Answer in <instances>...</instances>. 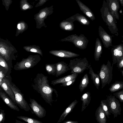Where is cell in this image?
Masks as SVG:
<instances>
[{
    "label": "cell",
    "mask_w": 123,
    "mask_h": 123,
    "mask_svg": "<svg viewBox=\"0 0 123 123\" xmlns=\"http://www.w3.org/2000/svg\"><path fill=\"white\" fill-rule=\"evenodd\" d=\"M47 76L43 74H38L34 78L31 86L40 94L45 102L51 106L57 101L58 97L56 90L49 84Z\"/></svg>",
    "instance_id": "6da1fadb"
},
{
    "label": "cell",
    "mask_w": 123,
    "mask_h": 123,
    "mask_svg": "<svg viewBox=\"0 0 123 123\" xmlns=\"http://www.w3.org/2000/svg\"><path fill=\"white\" fill-rule=\"evenodd\" d=\"M12 78L10 75L5 76L3 80L9 85L13 92L14 94L16 104L21 109L26 111H31L33 113L29 104L25 99L24 94L21 90L12 82Z\"/></svg>",
    "instance_id": "7a4b0ae2"
},
{
    "label": "cell",
    "mask_w": 123,
    "mask_h": 123,
    "mask_svg": "<svg viewBox=\"0 0 123 123\" xmlns=\"http://www.w3.org/2000/svg\"><path fill=\"white\" fill-rule=\"evenodd\" d=\"M101 16L103 21L108 26L111 33L118 36V29L117 26L116 21L109 11L105 1L104 0L100 9Z\"/></svg>",
    "instance_id": "3957f363"
},
{
    "label": "cell",
    "mask_w": 123,
    "mask_h": 123,
    "mask_svg": "<svg viewBox=\"0 0 123 123\" xmlns=\"http://www.w3.org/2000/svg\"><path fill=\"white\" fill-rule=\"evenodd\" d=\"M68 66L71 70V73H82L84 71L89 69L91 65L86 57L76 58L70 60Z\"/></svg>",
    "instance_id": "277c9868"
},
{
    "label": "cell",
    "mask_w": 123,
    "mask_h": 123,
    "mask_svg": "<svg viewBox=\"0 0 123 123\" xmlns=\"http://www.w3.org/2000/svg\"><path fill=\"white\" fill-rule=\"evenodd\" d=\"M113 65L108 61L106 64H103L101 67L99 75L102 84L101 88L103 89L107 84L109 85L112 78Z\"/></svg>",
    "instance_id": "5b68a950"
},
{
    "label": "cell",
    "mask_w": 123,
    "mask_h": 123,
    "mask_svg": "<svg viewBox=\"0 0 123 123\" xmlns=\"http://www.w3.org/2000/svg\"><path fill=\"white\" fill-rule=\"evenodd\" d=\"M41 59L38 55H30L26 59L23 58L20 62H17L14 66V69L20 70L31 68L36 65Z\"/></svg>",
    "instance_id": "8992f818"
},
{
    "label": "cell",
    "mask_w": 123,
    "mask_h": 123,
    "mask_svg": "<svg viewBox=\"0 0 123 123\" xmlns=\"http://www.w3.org/2000/svg\"><path fill=\"white\" fill-rule=\"evenodd\" d=\"M16 52V49L9 41L0 39V54L6 60L9 61L13 57L15 58L14 56Z\"/></svg>",
    "instance_id": "52a82bcc"
},
{
    "label": "cell",
    "mask_w": 123,
    "mask_h": 123,
    "mask_svg": "<svg viewBox=\"0 0 123 123\" xmlns=\"http://www.w3.org/2000/svg\"><path fill=\"white\" fill-rule=\"evenodd\" d=\"M60 41L72 43L76 47L84 49L86 48L89 40L84 35L81 34L79 36L76 34L71 35L61 39Z\"/></svg>",
    "instance_id": "ba28073f"
},
{
    "label": "cell",
    "mask_w": 123,
    "mask_h": 123,
    "mask_svg": "<svg viewBox=\"0 0 123 123\" xmlns=\"http://www.w3.org/2000/svg\"><path fill=\"white\" fill-rule=\"evenodd\" d=\"M53 6L46 7L40 10L39 12L34 15V18L36 24V28L40 29L43 26H46L44 22L47 17L53 12Z\"/></svg>",
    "instance_id": "9c48e42d"
},
{
    "label": "cell",
    "mask_w": 123,
    "mask_h": 123,
    "mask_svg": "<svg viewBox=\"0 0 123 123\" xmlns=\"http://www.w3.org/2000/svg\"><path fill=\"white\" fill-rule=\"evenodd\" d=\"M106 100L110 112L113 115L114 118L121 114L122 111L119 101L114 95L111 94L106 96Z\"/></svg>",
    "instance_id": "30bf717a"
},
{
    "label": "cell",
    "mask_w": 123,
    "mask_h": 123,
    "mask_svg": "<svg viewBox=\"0 0 123 123\" xmlns=\"http://www.w3.org/2000/svg\"><path fill=\"white\" fill-rule=\"evenodd\" d=\"M30 103L29 105L33 113L36 116L41 118L43 117L46 116V111L45 109L35 100L30 98Z\"/></svg>",
    "instance_id": "8fae6325"
},
{
    "label": "cell",
    "mask_w": 123,
    "mask_h": 123,
    "mask_svg": "<svg viewBox=\"0 0 123 123\" xmlns=\"http://www.w3.org/2000/svg\"><path fill=\"white\" fill-rule=\"evenodd\" d=\"M109 11L115 19H119L118 11L120 8L119 0H106Z\"/></svg>",
    "instance_id": "7c38bea8"
},
{
    "label": "cell",
    "mask_w": 123,
    "mask_h": 123,
    "mask_svg": "<svg viewBox=\"0 0 123 123\" xmlns=\"http://www.w3.org/2000/svg\"><path fill=\"white\" fill-rule=\"evenodd\" d=\"M113 63L112 65L117 63L123 57V44L113 46L111 49Z\"/></svg>",
    "instance_id": "4fadbf2b"
},
{
    "label": "cell",
    "mask_w": 123,
    "mask_h": 123,
    "mask_svg": "<svg viewBox=\"0 0 123 123\" xmlns=\"http://www.w3.org/2000/svg\"><path fill=\"white\" fill-rule=\"evenodd\" d=\"M98 34L105 48H108L112 45V37L100 26L98 27Z\"/></svg>",
    "instance_id": "5bb4252c"
},
{
    "label": "cell",
    "mask_w": 123,
    "mask_h": 123,
    "mask_svg": "<svg viewBox=\"0 0 123 123\" xmlns=\"http://www.w3.org/2000/svg\"><path fill=\"white\" fill-rule=\"evenodd\" d=\"M0 97L6 104L11 109L18 111H19V110L16 104L0 86Z\"/></svg>",
    "instance_id": "9a60e30c"
},
{
    "label": "cell",
    "mask_w": 123,
    "mask_h": 123,
    "mask_svg": "<svg viewBox=\"0 0 123 123\" xmlns=\"http://www.w3.org/2000/svg\"><path fill=\"white\" fill-rule=\"evenodd\" d=\"M49 53L55 56L62 58H73L80 55L79 54L71 51L64 50H52Z\"/></svg>",
    "instance_id": "2e32d148"
},
{
    "label": "cell",
    "mask_w": 123,
    "mask_h": 123,
    "mask_svg": "<svg viewBox=\"0 0 123 123\" xmlns=\"http://www.w3.org/2000/svg\"><path fill=\"white\" fill-rule=\"evenodd\" d=\"M66 20L73 23L74 21H77L81 24L86 25H88L90 24V21L86 18L79 13H76Z\"/></svg>",
    "instance_id": "e0dca14e"
},
{
    "label": "cell",
    "mask_w": 123,
    "mask_h": 123,
    "mask_svg": "<svg viewBox=\"0 0 123 123\" xmlns=\"http://www.w3.org/2000/svg\"><path fill=\"white\" fill-rule=\"evenodd\" d=\"M95 116L96 119L98 123H106L107 121L106 115L101 105L96 111Z\"/></svg>",
    "instance_id": "ac0fdd59"
},
{
    "label": "cell",
    "mask_w": 123,
    "mask_h": 123,
    "mask_svg": "<svg viewBox=\"0 0 123 123\" xmlns=\"http://www.w3.org/2000/svg\"><path fill=\"white\" fill-rule=\"evenodd\" d=\"M56 71L55 76L58 77L70 70L68 64L64 61L59 62L56 63Z\"/></svg>",
    "instance_id": "d6986e66"
},
{
    "label": "cell",
    "mask_w": 123,
    "mask_h": 123,
    "mask_svg": "<svg viewBox=\"0 0 123 123\" xmlns=\"http://www.w3.org/2000/svg\"><path fill=\"white\" fill-rule=\"evenodd\" d=\"M80 10L92 21L95 19L94 15L91 9L79 0H75Z\"/></svg>",
    "instance_id": "ffe728a7"
},
{
    "label": "cell",
    "mask_w": 123,
    "mask_h": 123,
    "mask_svg": "<svg viewBox=\"0 0 123 123\" xmlns=\"http://www.w3.org/2000/svg\"><path fill=\"white\" fill-rule=\"evenodd\" d=\"M79 74L74 73L57 79L52 80L51 84L55 86L58 84L62 83L74 79H76Z\"/></svg>",
    "instance_id": "44dd1931"
},
{
    "label": "cell",
    "mask_w": 123,
    "mask_h": 123,
    "mask_svg": "<svg viewBox=\"0 0 123 123\" xmlns=\"http://www.w3.org/2000/svg\"><path fill=\"white\" fill-rule=\"evenodd\" d=\"M78 102V101L76 99L72 102L64 111L60 116L57 123H60L63 121L68 114L72 112Z\"/></svg>",
    "instance_id": "7402d4cb"
},
{
    "label": "cell",
    "mask_w": 123,
    "mask_h": 123,
    "mask_svg": "<svg viewBox=\"0 0 123 123\" xmlns=\"http://www.w3.org/2000/svg\"><path fill=\"white\" fill-rule=\"evenodd\" d=\"M0 86L4 91L11 99L13 102L16 104V103L14 92L6 82L3 80L0 82Z\"/></svg>",
    "instance_id": "603a6c76"
},
{
    "label": "cell",
    "mask_w": 123,
    "mask_h": 123,
    "mask_svg": "<svg viewBox=\"0 0 123 123\" xmlns=\"http://www.w3.org/2000/svg\"><path fill=\"white\" fill-rule=\"evenodd\" d=\"M102 52V47L101 43L100 40L97 38L95 43L94 53V58L96 61H98L101 56Z\"/></svg>",
    "instance_id": "cb8c5ba5"
},
{
    "label": "cell",
    "mask_w": 123,
    "mask_h": 123,
    "mask_svg": "<svg viewBox=\"0 0 123 123\" xmlns=\"http://www.w3.org/2000/svg\"><path fill=\"white\" fill-rule=\"evenodd\" d=\"M91 99V93L89 92H87L81 96V100L82 101L81 112H83L88 106Z\"/></svg>",
    "instance_id": "d4e9b609"
},
{
    "label": "cell",
    "mask_w": 123,
    "mask_h": 123,
    "mask_svg": "<svg viewBox=\"0 0 123 123\" xmlns=\"http://www.w3.org/2000/svg\"><path fill=\"white\" fill-rule=\"evenodd\" d=\"M89 74L91 75V79L97 89H99L100 86V79L99 75L95 73L91 67L89 68Z\"/></svg>",
    "instance_id": "484cf974"
},
{
    "label": "cell",
    "mask_w": 123,
    "mask_h": 123,
    "mask_svg": "<svg viewBox=\"0 0 123 123\" xmlns=\"http://www.w3.org/2000/svg\"><path fill=\"white\" fill-rule=\"evenodd\" d=\"M59 26L61 29L67 31H72L74 29L73 23L66 20H64L61 22Z\"/></svg>",
    "instance_id": "4316f807"
},
{
    "label": "cell",
    "mask_w": 123,
    "mask_h": 123,
    "mask_svg": "<svg viewBox=\"0 0 123 123\" xmlns=\"http://www.w3.org/2000/svg\"><path fill=\"white\" fill-rule=\"evenodd\" d=\"M89 83V80L88 75L86 74L81 79L79 86V88L81 92H82L87 87Z\"/></svg>",
    "instance_id": "83f0119b"
},
{
    "label": "cell",
    "mask_w": 123,
    "mask_h": 123,
    "mask_svg": "<svg viewBox=\"0 0 123 123\" xmlns=\"http://www.w3.org/2000/svg\"><path fill=\"white\" fill-rule=\"evenodd\" d=\"M123 89V82L116 81L112 84L109 89L111 92L113 93Z\"/></svg>",
    "instance_id": "f1b7e54d"
},
{
    "label": "cell",
    "mask_w": 123,
    "mask_h": 123,
    "mask_svg": "<svg viewBox=\"0 0 123 123\" xmlns=\"http://www.w3.org/2000/svg\"><path fill=\"white\" fill-rule=\"evenodd\" d=\"M23 48L26 51L32 52L39 54L43 56V54L40 47L38 46L33 45L24 47Z\"/></svg>",
    "instance_id": "f546056e"
},
{
    "label": "cell",
    "mask_w": 123,
    "mask_h": 123,
    "mask_svg": "<svg viewBox=\"0 0 123 123\" xmlns=\"http://www.w3.org/2000/svg\"><path fill=\"white\" fill-rule=\"evenodd\" d=\"M27 24L24 21H21L19 22L17 25V29L16 36H18L19 34L22 33L28 28Z\"/></svg>",
    "instance_id": "4dcf8cb0"
},
{
    "label": "cell",
    "mask_w": 123,
    "mask_h": 123,
    "mask_svg": "<svg viewBox=\"0 0 123 123\" xmlns=\"http://www.w3.org/2000/svg\"><path fill=\"white\" fill-rule=\"evenodd\" d=\"M5 60L0 55V65L4 68L5 71L6 76L10 75L11 72V67L6 62Z\"/></svg>",
    "instance_id": "1f68e13d"
},
{
    "label": "cell",
    "mask_w": 123,
    "mask_h": 123,
    "mask_svg": "<svg viewBox=\"0 0 123 123\" xmlns=\"http://www.w3.org/2000/svg\"><path fill=\"white\" fill-rule=\"evenodd\" d=\"M46 70L49 74L55 75L56 73V63L54 64H46L45 65Z\"/></svg>",
    "instance_id": "d6a6232c"
},
{
    "label": "cell",
    "mask_w": 123,
    "mask_h": 123,
    "mask_svg": "<svg viewBox=\"0 0 123 123\" xmlns=\"http://www.w3.org/2000/svg\"><path fill=\"white\" fill-rule=\"evenodd\" d=\"M20 8L21 11H25L33 8V6L28 2V0H20Z\"/></svg>",
    "instance_id": "836d02e7"
},
{
    "label": "cell",
    "mask_w": 123,
    "mask_h": 123,
    "mask_svg": "<svg viewBox=\"0 0 123 123\" xmlns=\"http://www.w3.org/2000/svg\"><path fill=\"white\" fill-rule=\"evenodd\" d=\"M17 118L28 123H43L37 119L28 117L20 116H17Z\"/></svg>",
    "instance_id": "e575fe53"
},
{
    "label": "cell",
    "mask_w": 123,
    "mask_h": 123,
    "mask_svg": "<svg viewBox=\"0 0 123 123\" xmlns=\"http://www.w3.org/2000/svg\"><path fill=\"white\" fill-rule=\"evenodd\" d=\"M100 104L105 112L107 117L109 118V116L111 113L110 112L106 100H103L101 101Z\"/></svg>",
    "instance_id": "d590c367"
},
{
    "label": "cell",
    "mask_w": 123,
    "mask_h": 123,
    "mask_svg": "<svg viewBox=\"0 0 123 123\" xmlns=\"http://www.w3.org/2000/svg\"><path fill=\"white\" fill-rule=\"evenodd\" d=\"M113 94L119 99L120 102H123V89L121 91L114 93Z\"/></svg>",
    "instance_id": "8d00e7d4"
},
{
    "label": "cell",
    "mask_w": 123,
    "mask_h": 123,
    "mask_svg": "<svg viewBox=\"0 0 123 123\" xmlns=\"http://www.w3.org/2000/svg\"><path fill=\"white\" fill-rule=\"evenodd\" d=\"M2 4L5 7L6 11L8 10L10 5L12 2V0H2Z\"/></svg>",
    "instance_id": "74e56055"
},
{
    "label": "cell",
    "mask_w": 123,
    "mask_h": 123,
    "mask_svg": "<svg viewBox=\"0 0 123 123\" xmlns=\"http://www.w3.org/2000/svg\"><path fill=\"white\" fill-rule=\"evenodd\" d=\"M76 80V79H74L66 82L62 83L60 86L65 87L73 84L75 82Z\"/></svg>",
    "instance_id": "f35d334b"
},
{
    "label": "cell",
    "mask_w": 123,
    "mask_h": 123,
    "mask_svg": "<svg viewBox=\"0 0 123 123\" xmlns=\"http://www.w3.org/2000/svg\"><path fill=\"white\" fill-rule=\"evenodd\" d=\"M4 110L1 109H0V123H4L5 120V113L4 112Z\"/></svg>",
    "instance_id": "ab89813d"
},
{
    "label": "cell",
    "mask_w": 123,
    "mask_h": 123,
    "mask_svg": "<svg viewBox=\"0 0 123 123\" xmlns=\"http://www.w3.org/2000/svg\"><path fill=\"white\" fill-rule=\"evenodd\" d=\"M6 76L5 71L4 68L2 66L0 68V82L2 80L4 77Z\"/></svg>",
    "instance_id": "60d3db41"
},
{
    "label": "cell",
    "mask_w": 123,
    "mask_h": 123,
    "mask_svg": "<svg viewBox=\"0 0 123 123\" xmlns=\"http://www.w3.org/2000/svg\"><path fill=\"white\" fill-rule=\"evenodd\" d=\"M49 0H38V2L35 6V7H37L43 5L47 1Z\"/></svg>",
    "instance_id": "b9f144b4"
},
{
    "label": "cell",
    "mask_w": 123,
    "mask_h": 123,
    "mask_svg": "<svg viewBox=\"0 0 123 123\" xmlns=\"http://www.w3.org/2000/svg\"><path fill=\"white\" fill-rule=\"evenodd\" d=\"M117 63L118 68L121 69L123 68V57Z\"/></svg>",
    "instance_id": "7bdbcfd3"
},
{
    "label": "cell",
    "mask_w": 123,
    "mask_h": 123,
    "mask_svg": "<svg viewBox=\"0 0 123 123\" xmlns=\"http://www.w3.org/2000/svg\"><path fill=\"white\" fill-rule=\"evenodd\" d=\"M78 122L76 121H73L72 120H68L65 121L63 123H78Z\"/></svg>",
    "instance_id": "ee69618b"
},
{
    "label": "cell",
    "mask_w": 123,
    "mask_h": 123,
    "mask_svg": "<svg viewBox=\"0 0 123 123\" xmlns=\"http://www.w3.org/2000/svg\"><path fill=\"white\" fill-rule=\"evenodd\" d=\"M121 6H123V0H119Z\"/></svg>",
    "instance_id": "f6af8a7d"
},
{
    "label": "cell",
    "mask_w": 123,
    "mask_h": 123,
    "mask_svg": "<svg viewBox=\"0 0 123 123\" xmlns=\"http://www.w3.org/2000/svg\"><path fill=\"white\" fill-rule=\"evenodd\" d=\"M15 123H24V122H21L20 121L17 120L16 119Z\"/></svg>",
    "instance_id": "bcb514c9"
},
{
    "label": "cell",
    "mask_w": 123,
    "mask_h": 123,
    "mask_svg": "<svg viewBox=\"0 0 123 123\" xmlns=\"http://www.w3.org/2000/svg\"><path fill=\"white\" fill-rule=\"evenodd\" d=\"M120 71L122 75L123 76V70H121Z\"/></svg>",
    "instance_id": "7dc6e473"
},
{
    "label": "cell",
    "mask_w": 123,
    "mask_h": 123,
    "mask_svg": "<svg viewBox=\"0 0 123 123\" xmlns=\"http://www.w3.org/2000/svg\"><path fill=\"white\" fill-rule=\"evenodd\" d=\"M122 42H123V40L122 41Z\"/></svg>",
    "instance_id": "c3c4849f"
},
{
    "label": "cell",
    "mask_w": 123,
    "mask_h": 123,
    "mask_svg": "<svg viewBox=\"0 0 123 123\" xmlns=\"http://www.w3.org/2000/svg\"><path fill=\"white\" fill-rule=\"evenodd\" d=\"M38 0H35V1H37Z\"/></svg>",
    "instance_id": "681fc988"
}]
</instances>
